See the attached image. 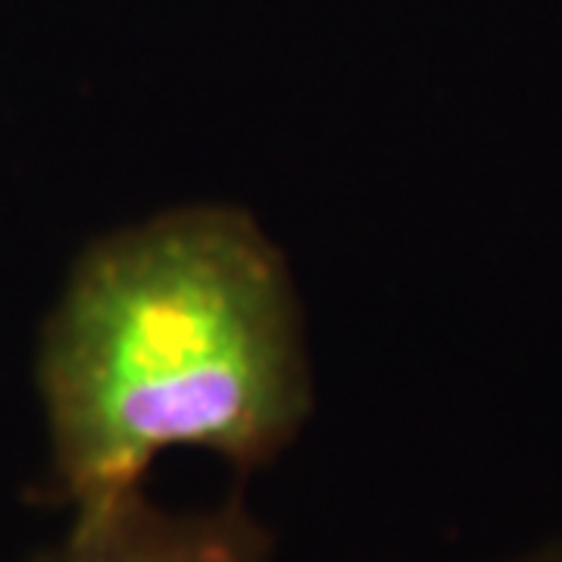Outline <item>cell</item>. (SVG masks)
Instances as JSON below:
<instances>
[{"label": "cell", "mask_w": 562, "mask_h": 562, "mask_svg": "<svg viewBox=\"0 0 562 562\" xmlns=\"http://www.w3.org/2000/svg\"><path fill=\"white\" fill-rule=\"evenodd\" d=\"M38 387L72 516L140 491L169 450H203L238 472L269 465L313 409L288 262L222 203L106 235L44 328Z\"/></svg>", "instance_id": "cell-1"}, {"label": "cell", "mask_w": 562, "mask_h": 562, "mask_svg": "<svg viewBox=\"0 0 562 562\" xmlns=\"http://www.w3.org/2000/svg\"><path fill=\"white\" fill-rule=\"evenodd\" d=\"M272 535L238 497L210 509H169L144 487L91 516L35 562H269Z\"/></svg>", "instance_id": "cell-2"}, {"label": "cell", "mask_w": 562, "mask_h": 562, "mask_svg": "<svg viewBox=\"0 0 562 562\" xmlns=\"http://www.w3.org/2000/svg\"><path fill=\"white\" fill-rule=\"evenodd\" d=\"M516 562H562V541L553 543V547H543L538 553H531V557H522V560Z\"/></svg>", "instance_id": "cell-3"}]
</instances>
